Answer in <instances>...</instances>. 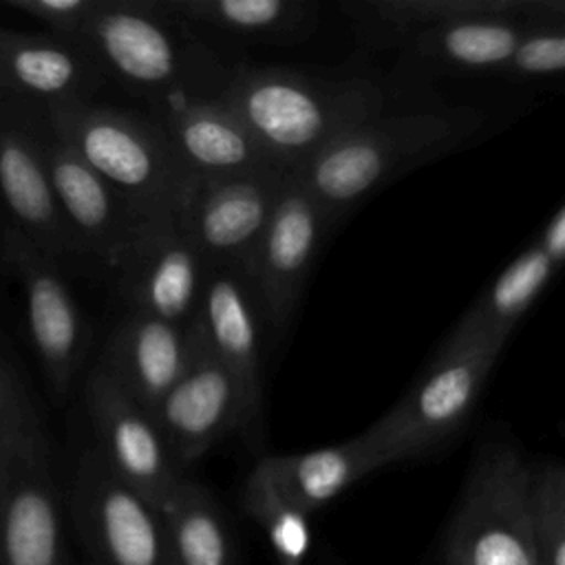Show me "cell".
Instances as JSON below:
<instances>
[{
  "label": "cell",
  "mask_w": 565,
  "mask_h": 565,
  "mask_svg": "<svg viewBox=\"0 0 565 565\" xmlns=\"http://www.w3.org/2000/svg\"><path fill=\"white\" fill-rule=\"evenodd\" d=\"M218 97L267 159L296 174L335 137L386 110L384 90L364 77H329L282 66L230 68Z\"/></svg>",
  "instance_id": "1"
},
{
  "label": "cell",
  "mask_w": 565,
  "mask_h": 565,
  "mask_svg": "<svg viewBox=\"0 0 565 565\" xmlns=\"http://www.w3.org/2000/svg\"><path fill=\"white\" fill-rule=\"evenodd\" d=\"M79 46L104 77L150 99L179 93L218 95L230 73L161 0H97Z\"/></svg>",
  "instance_id": "2"
},
{
  "label": "cell",
  "mask_w": 565,
  "mask_h": 565,
  "mask_svg": "<svg viewBox=\"0 0 565 565\" xmlns=\"http://www.w3.org/2000/svg\"><path fill=\"white\" fill-rule=\"evenodd\" d=\"M472 126L450 110H384L335 137L296 177L333 221L397 174L448 152Z\"/></svg>",
  "instance_id": "3"
},
{
  "label": "cell",
  "mask_w": 565,
  "mask_h": 565,
  "mask_svg": "<svg viewBox=\"0 0 565 565\" xmlns=\"http://www.w3.org/2000/svg\"><path fill=\"white\" fill-rule=\"evenodd\" d=\"M42 113L141 221L179 214L188 174L152 119L90 102L42 106Z\"/></svg>",
  "instance_id": "4"
},
{
  "label": "cell",
  "mask_w": 565,
  "mask_h": 565,
  "mask_svg": "<svg viewBox=\"0 0 565 565\" xmlns=\"http://www.w3.org/2000/svg\"><path fill=\"white\" fill-rule=\"evenodd\" d=\"M503 344L492 333L455 327L430 369L366 428L388 463L424 455L463 426Z\"/></svg>",
  "instance_id": "5"
},
{
  "label": "cell",
  "mask_w": 565,
  "mask_h": 565,
  "mask_svg": "<svg viewBox=\"0 0 565 565\" xmlns=\"http://www.w3.org/2000/svg\"><path fill=\"white\" fill-rule=\"evenodd\" d=\"M532 479L514 446L481 450L452 519L450 565H539Z\"/></svg>",
  "instance_id": "6"
},
{
  "label": "cell",
  "mask_w": 565,
  "mask_h": 565,
  "mask_svg": "<svg viewBox=\"0 0 565 565\" xmlns=\"http://www.w3.org/2000/svg\"><path fill=\"white\" fill-rule=\"evenodd\" d=\"M71 519L95 565H170L161 510L93 446L77 459Z\"/></svg>",
  "instance_id": "7"
},
{
  "label": "cell",
  "mask_w": 565,
  "mask_h": 565,
  "mask_svg": "<svg viewBox=\"0 0 565 565\" xmlns=\"http://www.w3.org/2000/svg\"><path fill=\"white\" fill-rule=\"evenodd\" d=\"M0 565H64L62 497L35 415L0 446Z\"/></svg>",
  "instance_id": "8"
},
{
  "label": "cell",
  "mask_w": 565,
  "mask_h": 565,
  "mask_svg": "<svg viewBox=\"0 0 565 565\" xmlns=\"http://www.w3.org/2000/svg\"><path fill=\"white\" fill-rule=\"evenodd\" d=\"M287 179L289 172L280 168L188 177L179 223L210 265L245 271Z\"/></svg>",
  "instance_id": "9"
},
{
  "label": "cell",
  "mask_w": 565,
  "mask_h": 565,
  "mask_svg": "<svg viewBox=\"0 0 565 565\" xmlns=\"http://www.w3.org/2000/svg\"><path fill=\"white\" fill-rule=\"evenodd\" d=\"M210 267L174 214L141 221L115 271L130 300V311L192 324Z\"/></svg>",
  "instance_id": "10"
},
{
  "label": "cell",
  "mask_w": 565,
  "mask_h": 565,
  "mask_svg": "<svg viewBox=\"0 0 565 565\" xmlns=\"http://www.w3.org/2000/svg\"><path fill=\"white\" fill-rule=\"evenodd\" d=\"M329 223L331 216L316 196L289 174L245 269L260 309L274 324L289 322Z\"/></svg>",
  "instance_id": "11"
},
{
  "label": "cell",
  "mask_w": 565,
  "mask_h": 565,
  "mask_svg": "<svg viewBox=\"0 0 565 565\" xmlns=\"http://www.w3.org/2000/svg\"><path fill=\"white\" fill-rule=\"evenodd\" d=\"M86 406L97 435L95 448L124 481L161 508L181 475L152 408L99 364L86 384Z\"/></svg>",
  "instance_id": "12"
},
{
  "label": "cell",
  "mask_w": 565,
  "mask_h": 565,
  "mask_svg": "<svg viewBox=\"0 0 565 565\" xmlns=\"http://www.w3.org/2000/svg\"><path fill=\"white\" fill-rule=\"evenodd\" d=\"M38 119L40 104L0 90V196L13 230L57 260L79 249L51 192Z\"/></svg>",
  "instance_id": "13"
},
{
  "label": "cell",
  "mask_w": 565,
  "mask_h": 565,
  "mask_svg": "<svg viewBox=\"0 0 565 565\" xmlns=\"http://www.w3.org/2000/svg\"><path fill=\"white\" fill-rule=\"evenodd\" d=\"M4 260L24 294L26 324L51 391L64 393L86 351V324L57 260L13 227L4 234Z\"/></svg>",
  "instance_id": "14"
},
{
  "label": "cell",
  "mask_w": 565,
  "mask_h": 565,
  "mask_svg": "<svg viewBox=\"0 0 565 565\" xmlns=\"http://www.w3.org/2000/svg\"><path fill=\"white\" fill-rule=\"evenodd\" d=\"M38 137L57 210L79 252H90L115 269L141 218L64 139L49 126L42 106Z\"/></svg>",
  "instance_id": "15"
},
{
  "label": "cell",
  "mask_w": 565,
  "mask_h": 565,
  "mask_svg": "<svg viewBox=\"0 0 565 565\" xmlns=\"http://www.w3.org/2000/svg\"><path fill=\"white\" fill-rule=\"evenodd\" d=\"M152 413L179 466L196 461L227 433L256 419L241 384L212 355L203 335L192 364Z\"/></svg>",
  "instance_id": "16"
},
{
  "label": "cell",
  "mask_w": 565,
  "mask_h": 565,
  "mask_svg": "<svg viewBox=\"0 0 565 565\" xmlns=\"http://www.w3.org/2000/svg\"><path fill=\"white\" fill-rule=\"evenodd\" d=\"M150 104V119L163 130L188 177H230L276 168L218 95L179 93Z\"/></svg>",
  "instance_id": "17"
},
{
  "label": "cell",
  "mask_w": 565,
  "mask_h": 565,
  "mask_svg": "<svg viewBox=\"0 0 565 565\" xmlns=\"http://www.w3.org/2000/svg\"><path fill=\"white\" fill-rule=\"evenodd\" d=\"M201 344L196 320L174 324L141 311H130L110 333L99 366L130 395L154 408L183 377Z\"/></svg>",
  "instance_id": "18"
},
{
  "label": "cell",
  "mask_w": 565,
  "mask_h": 565,
  "mask_svg": "<svg viewBox=\"0 0 565 565\" xmlns=\"http://www.w3.org/2000/svg\"><path fill=\"white\" fill-rule=\"evenodd\" d=\"M258 307L256 291L245 271L230 265L210 267L196 324L212 355L241 384L256 417L263 399Z\"/></svg>",
  "instance_id": "19"
},
{
  "label": "cell",
  "mask_w": 565,
  "mask_h": 565,
  "mask_svg": "<svg viewBox=\"0 0 565 565\" xmlns=\"http://www.w3.org/2000/svg\"><path fill=\"white\" fill-rule=\"evenodd\" d=\"M106 77L75 42L0 26V90L40 106L88 102Z\"/></svg>",
  "instance_id": "20"
},
{
  "label": "cell",
  "mask_w": 565,
  "mask_h": 565,
  "mask_svg": "<svg viewBox=\"0 0 565 565\" xmlns=\"http://www.w3.org/2000/svg\"><path fill=\"white\" fill-rule=\"evenodd\" d=\"M260 466L307 514L327 505L351 483L388 466L369 430L327 448L294 455H267Z\"/></svg>",
  "instance_id": "21"
},
{
  "label": "cell",
  "mask_w": 565,
  "mask_h": 565,
  "mask_svg": "<svg viewBox=\"0 0 565 565\" xmlns=\"http://www.w3.org/2000/svg\"><path fill=\"white\" fill-rule=\"evenodd\" d=\"M161 4L192 31L205 29L254 44L291 42L313 20L311 7L300 0H161Z\"/></svg>",
  "instance_id": "22"
},
{
  "label": "cell",
  "mask_w": 565,
  "mask_h": 565,
  "mask_svg": "<svg viewBox=\"0 0 565 565\" xmlns=\"http://www.w3.org/2000/svg\"><path fill=\"white\" fill-rule=\"evenodd\" d=\"M536 24L523 20H461L402 33L406 49L459 71H508L516 49Z\"/></svg>",
  "instance_id": "23"
},
{
  "label": "cell",
  "mask_w": 565,
  "mask_h": 565,
  "mask_svg": "<svg viewBox=\"0 0 565 565\" xmlns=\"http://www.w3.org/2000/svg\"><path fill=\"white\" fill-rule=\"evenodd\" d=\"M159 510L170 565H236L221 508L201 483L181 477Z\"/></svg>",
  "instance_id": "24"
},
{
  "label": "cell",
  "mask_w": 565,
  "mask_h": 565,
  "mask_svg": "<svg viewBox=\"0 0 565 565\" xmlns=\"http://www.w3.org/2000/svg\"><path fill=\"white\" fill-rule=\"evenodd\" d=\"M558 265L539 245L523 249L477 298L461 324L508 340L514 324L539 300Z\"/></svg>",
  "instance_id": "25"
},
{
  "label": "cell",
  "mask_w": 565,
  "mask_h": 565,
  "mask_svg": "<svg viewBox=\"0 0 565 565\" xmlns=\"http://www.w3.org/2000/svg\"><path fill=\"white\" fill-rule=\"evenodd\" d=\"M358 9L366 13V20L391 26L402 35L461 20L501 18L530 22L532 0H375L358 4Z\"/></svg>",
  "instance_id": "26"
},
{
  "label": "cell",
  "mask_w": 565,
  "mask_h": 565,
  "mask_svg": "<svg viewBox=\"0 0 565 565\" xmlns=\"http://www.w3.org/2000/svg\"><path fill=\"white\" fill-rule=\"evenodd\" d=\"M245 508L265 530L278 565H302L311 547L309 514L276 486L260 461L245 481Z\"/></svg>",
  "instance_id": "27"
},
{
  "label": "cell",
  "mask_w": 565,
  "mask_h": 565,
  "mask_svg": "<svg viewBox=\"0 0 565 565\" xmlns=\"http://www.w3.org/2000/svg\"><path fill=\"white\" fill-rule=\"evenodd\" d=\"M539 565H565V468L545 466L532 479Z\"/></svg>",
  "instance_id": "28"
},
{
  "label": "cell",
  "mask_w": 565,
  "mask_h": 565,
  "mask_svg": "<svg viewBox=\"0 0 565 565\" xmlns=\"http://www.w3.org/2000/svg\"><path fill=\"white\" fill-rule=\"evenodd\" d=\"M508 73L547 77L565 73V24L532 26L516 49Z\"/></svg>",
  "instance_id": "29"
},
{
  "label": "cell",
  "mask_w": 565,
  "mask_h": 565,
  "mask_svg": "<svg viewBox=\"0 0 565 565\" xmlns=\"http://www.w3.org/2000/svg\"><path fill=\"white\" fill-rule=\"evenodd\" d=\"M4 4L42 22L49 33L79 44L97 0H4Z\"/></svg>",
  "instance_id": "30"
},
{
  "label": "cell",
  "mask_w": 565,
  "mask_h": 565,
  "mask_svg": "<svg viewBox=\"0 0 565 565\" xmlns=\"http://www.w3.org/2000/svg\"><path fill=\"white\" fill-rule=\"evenodd\" d=\"M35 415L15 382L7 355L0 347V446L31 417Z\"/></svg>",
  "instance_id": "31"
},
{
  "label": "cell",
  "mask_w": 565,
  "mask_h": 565,
  "mask_svg": "<svg viewBox=\"0 0 565 565\" xmlns=\"http://www.w3.org/2000/svg\"><path fill=\"white\" fill-rule=\"evenodd\" d=\"M539 245L550 254V258L558 267L565 263V205H561V210L545 225Z\"/></svg>",
  "instance_id": "32"
},
{
  "label": "cell",
  "mask_w": 565,
  "mask_h": 565,
  "mask_svg": "<svg viewBox=\"0 0 565 565\" xmlns=\"http://www.w3.org/2000/svg\"><path fill=\"white\" fill-rule=\"evenodd\" d=\"M448 565H450V563H448Z\"/></svg>",
  "instance_id": "33"
}]
</instances>
